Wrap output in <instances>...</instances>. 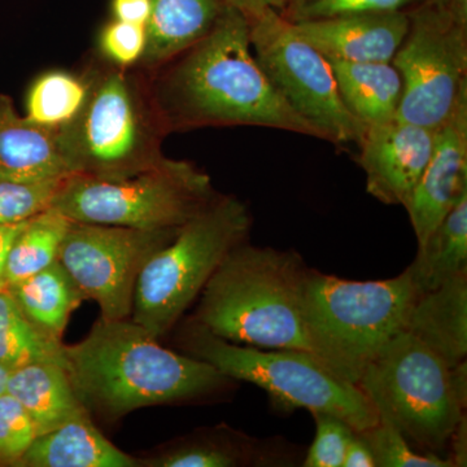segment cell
<instances>
[{"mask_svg":"<svg viewBox=\"0 0 467 467\" xmlns=\"http://www.w3.org/2000/svg\"><path fill=\"white\" fill-rule=\"evenodd\" d=\"M72 223L52 207L29 218L9 251L5 285L23 281L57 261Z\"/></svg>","mask_w":467,"mask_h":467,"instance_id":"d4e9b609","label":"cell"},{"mask_svg":"<svg viewBox=\"0 0 467 467\" xmlns=\"http://www.w3.org/2000/svg\"><path fill=\"white\" fill-rule=\"evenodd\" d=\"M288 451L279 442L259 441L218 426L174 442L144 461L150 467H238L288 465Z\"/></svg>","mask_w":467,"mask_h":467,"instance_id":"e0dca14e","label":"cell"},{"mask_svg":"<svg viewBox=\"0 0 467 467\" xmlns=\"http://www.w3.org/2000/svg\"><path fill=\"white\" fill-rule=\"evenodd\" d=\"M316 422V436L303 466L343 467L347 447L355 430L343 420L326 411L312 413Z\"/></svg>","mask_w":467,"mask_h":467,"instance_id":"f546056e","label":"cell"},{"mask_svg":"<svg viewBox=\"0 0 467 467\" xmlns=\"http://www.w3.org/2000/svg\"><path fill=\"white\" fill-rule=\"evenodd\" d=\"M88 94V78L52 70L39 76L30 86L26 117L36 124L61 128L78 115Z\"/></svg>","mask_w":467,"mask_h":467,"instance_id":"4316f807","label":"cell"},{"mask_svg":"<svg viewBox=\"0 0 467 467\" xmlns=\"http://www.w3.org/2000/svg\"><path fill=\"white\" fill-rule=\"evenodd\" d=\"M306 2H309V0H287V7H285L282 16H290L292 12L296 11L297 8H300L301 5H306Z\"/></svg>","mask_w":467,"mask_h":467,"instance_id":"f35d334b","label":"cell"},{"mask_svg":"<svg viewBox=\"0 0 467 467\" xmlns=\"http://www.w3.org/2000/svg\"><path fill=\"white\" fill-rule=\"evenodd\" d=\"M27 221V220H26ZM26 221L17 223H0V291L5 290V267L9 251L18 235V233L26 226Z\"/></svg>","mask_w":467,"mask_h":467,"instance_id":"d590c367","label":"cell"},{"mask_svg":"<svg viewBox=\"0 0 467 467\" xmlns=\"http://www.w3.org/2000/svg\"><path fill=\"white\" fill-rule=\"evenodd\" d=\"M180 229L138 230L72 223L57 260L86 299L97 301L101 318H129L140 270L155 252L173 241Z\"/></svg>","mask_w":467,"mask_h":467,"instance_id":"7c38bea8","label":"cell"},{"mask_svg":"<svg viewBox=\"0 0 467 467\" xmlns=\"http://www.w3.org/2000/svg\"><path fill=\"white\" fill-rule=\"evenodd\" d=\"M36 436L20 402L7 392L0 395V466H16Z\"/></svg>","mask_w":467,"mask_h":467,"instance_id":"4dcf8cb0","label":"cell"},{"mask_svg":"<svg viewBox=\"0 0 467 467\" xmlns=\"http://www.w3.org/2000/svg\"><path fill=\"white\" fill-rule=\"evenodd\" d=\"M358 387L379 420L423 453L445 456L454 430L466 416L467 361L447 367L405 330L368 365Z\"/></svg>","mask_w":467,"mask_h":467,"instance_id":"5b68a950","label":"cell"},{"mask_svg":"<svg viewBox=\"0 0 467 467\" xmlns=\"http://www.w3.org/2000/svg\"><path fill=\"white\" fill-rule=\"evenodd\" d=\"M67 370L85 407L107 418L192 400L234 380L208 362L160 346L133 319L100 318L81 342L64 346Z\"/></svg>","mask_w":467,"mask_h":467,"instance_id":"7a4b0ae2","label":"cell"},{"mask_svg":"<svg viewBox=\"0 0 467 467\" xmlns=\"http://www.w3.org/2000/svg\"><path fill=\"white\" fill-rule=\"evenodd\" d=\"M466 193L467 85L447 121L436 130L431 158L405 205L418 245Z\"/></svg>","mask_w":467,"mask_h":467,"instance_id":"5bb4252c","label":"cell"},{"mask_svg":"<svg viewBox=\"0 0 467 467\" xmlns=\"http://www.w3.org/2000/svg\"><path fill=\"white\" fill-rule=\"evenodd\" d=\"M36 362L66 365L64 344L36 327L7 290L0 291V367L14 371Z\"/></svg>","mask_w":467,"mask_h":467,"instance_id":"484cf974","label":"cell"},{"mask_svg":"<svg viewBox=\"0 0 467 467\" xmlns=\"http://www.w3.org/2000/svg\"><path fill=\"white\" fill-rule=\"evenodd\" d=\"M225 5L223 0H150L140 64L155 67L182 55L212 29Z\"/></svg>","mask_w":467,"mask_h":467,"instance_id":"44dd1931","label":"cell"},{"mask_svg":"<svg viewBox=\"0 0 467 467\" xmlns=\"http://www.w3.org/2000/svg\"><path fill=\"white\" fill-rule=\"evenodd\" d=\"M328 61L344 106L365 128L395 119L401 99L402 81L392 63Z\"/></svg>","mask_w":467,"mask_h":467,"instance_id":"7402d4cb","label":"cell"},{"mask_svg":"<svg viewBox=\"0 0 467 467\" xmlns=\"http://www.w3.org/2000/svg\"><path fill=\"white\" fill-rule=\"evenodd\" d=\"M5 392L26 409L36 436L88 416L66 365L58 362H36L9 371Z\"/></svg>","mask_w":467,"mask_h":467,"instance_id":"d6986e66","label":"cell"},{"mask_svg":"<svg viewBox=\"0 0 467 467\" xmlns=\"http://www.w3.org/2000/svg\"><path fill=\"white\" fill-rule=\"evenodd\" d=\"M358 432L370 448L376 467H454L450 457L417 453L398 429L382 420Z\"/></svg>","mask_w":467,"mask_h":467,"instance_id":"83f0119b","label":"cell"},{"mask_svg":"<svg viewBox=\"0 0 467 467\" xmlns=\"http://www.w3.org/2000/svg\"><path fill=\"white\" fill-rule=\"evenodd\" d=\"M245 17L254 57L288 106L321 140L335 146H359L367 128L344 106L330 61L275 9Z\"/></svg>","mask_w":467,"mask_h":467,"instance_id":"30bf717a","label":"cell"},{"mask_svg":"<svg viewBox=\"0 0 467 467\" xmlns=\"http://www.w3.org/2000/svg\"><path fill=\"white\" fill-rule=\"evenodd\" d=\"M113 18L124 23L147 26L150 15V0H112Z\"/></svg>","mask_w":467,"mask_h":467,"instance_id":"836d02e7","label":"cell"},{"mask_svg":"<svg viewBox=\"0 0 467 467\" xmlns=\"http://www.w3.org/2000/svg\"><path fill=\"white\" fill-rule=\"evenodd\" d=\"M308 270L297 252L243 242L209 278L192 319L227 342L309 352L300 306Z\"/></svg>","mask_w":467,"mask_h":467,"instance_id":"3957f363","label":"cell"},{"mask_svg":"<svg viewBox=\"0 0 467 467\" xmlns=\"http://www.w3.org/2000/svg\"><path fill=\"white\" fill-rule=\"evenodd\" d=\"M292 24L301 38L328 60L391 63L407 36L409 16L408 12H362Z\"/></svg>","mask_w":467,"mask_h":467,"instance_id":"9a60e30c","label":"cell"},{"mask_svg":"<svg viewBox=\"0 0 467 467\" xmlns=\"http://www.w3.org/2000/svg\"><path fill=\"white\" fill-rule=\"evenodd\" d=\"M164 131L155 101L149 100L124 69L88 78L84 107L58 128L72 174L106 180L130 177L162 161Z\"/></svg>","mask_w":467,"mask_h":467,"instance_id":"8992f818","label":"cell"},{"mask_svg":"<svg viewBox=\"0 0 467 467\" xmlns=\"http://www.w3.org/2000/svg\"><path fill=\"white\" fill-rule=\"evenodd\" d=\"M435 137L436 130L398 117L368 126L358 158L367 192L383 204L405 208L431 158Z\"/></svg>","mask_w":467,"mask_h":467,"instance_id":"4fadbf2b","label":"cell"},{"mask_svg":"<svg viewBox=\"0 0 467 467\" xmlns=\"http://www.w3.org/2000/svg\"><path fill=\"white\" fill-rule=\"evenodd\" d=\"M418 296L467 273V193L451 208L405 269Z\"/></svg>","mask_w":467,"mask_h":467,"instance_id":"cb8c5ba5","label":"cell"},{"mask_svg":"<svg viewBox=\"0 0 467 467\" xmlns=\"http://www.w3.org/2000/svg\"><path fill=\"white\" fill-rule=\"evenodd\" d=\"M177 58L153 98L167 130L263 126L321 140L261 69L248 18L233 5H225L212 29Z\"/></svg>","mask_w":467,"mask_h":467,"instance_id":"6da1fadb","label":"cell"},{"mask_svg":"<svg viewBox=\"0 0 467 467\" xmlns=\"http://www.w3.org/2000/svg\"><path fill=\"white\" fill-rule=\"evenodd\" d=\"M405 331L447 364L459 367L467 358V273L441 287L420 295Z\"/></svg>","mask_w":467,"mask_h":467,"instance_id":"ac0fdd59","label":"cell"},{"mask_svg":"<svg viewBox=\"0 0 467 467\" xmlns=\"http://www.w3.org/2000/svg\"><path fill=\"white\" fill-rule=\"evenodd\" d=\"M343 467H376L373 453L358 431L352 435L344 456Z\"/></svg>","mask_w":467,"mask_h":467,"instance_id":"e575fe53","label":"cell"},{"mask_svg":"<svg viewBox=\"0 0 467 467\" xmlns=\"http://www.w3.org/2000/svg\"><path fill=\"white\" fill-rule=\"evenodd\" d=\"M5 290L36 327L60 342L70 315L86 299L58 260Z\"/></svg>","mask_w":467,"mask_h":467,"instance_id":"603a6c76","label":"cell"},{"mask_svg":"<svg viewBox=\"0 0 467 467\" xmlns=\"http://www.w3.org/2000/svg\"><path fill=\"white\" fill-rule=\"evenodd\" d=\"M407 36L392 58L402 81L398 119L438 130L467 85V18L441 0L408 11Z\"/></svg>","mask_w":467,"mask_h":467,"instance_id":"8fae6325","label":"cell"},{"mask_svg":"<svg viewBox=\"0 0 467 467\" xmlns=\"http://www.w3.org/2000/svg\"><path fill=\"white\" fill-rule=\"evenodd\" d=\"M63 180L17 182L0 180V223H17L51 208Z\"/></svg>","mask_w":467,"mask_h":467,"instance_id":"f1b7e54d","label":"cell"},{"mask_svg":"<svg viewBox=\"0 0 467 467\" xmlns=\"http://www.w3.org/2000/svg\"><path fill=\"white\" fill-rule=\"evenodd\" d=\"M467 422L466 416L459 423L451 435L448 448H451V454L450 459L453 461L454 467L467 465Z\"/></svg>","mask_w":467,"mask_h":467,"instance_id":"74e56055","label":"cell"},{"mask_svg":"<svg viewBox=\"0 0 467 467\" xmlns=\"http://www.w3.org/2000/svg\"><path fill=\"white\" fill-rule=\"evenodd\" d=\"M417 297L405 270L395 278L361 282L309 269L300 297L309 352L358 386L378 353L405 330Z\"/></svg>","mask_w":467,"mask_h":467,"instance_id":"277c9868","label":"cell"},{"mask_svg":"<svg viewBox=\"0 0 467 467\" xmlns=\"http://www.w3.org/2000/svg\"><path fill=\"white\" fill-rule=\"evenodd\" d=\"M182 347L223 376L260 387L279 410L306 409L342 418L355 431L379 422L358 386L344 382L315 356L300 349H265L227 342L195 321L184 326Z\"/></svg>","mask_w":467,"mask_h":467,"instance_id":"ba28073f","label":"cell"},{"mask_svg":"<svg viewBox=\"0 0 467 467\" xmlns=\"http://www.w3.org/2000/svg\"><path fill=\"white\" fill-rule=\"evenodd\" d=\"M147 45V27L124 21H110L100 33L99 46L104 57L125 69L142 60Z\"/></svg>","mask_w":467,"mask_h":467,"instance_id":"d6a6232c","label":"cell"},{"mask_svg":"<svg viewBox=\"0 0 467 467\" xmlns=\"http://www.w3.org/2000/svg\"><path fill=\"white\" fill-rule=\"evenodd\" d=\"M223 2L239 9L245 16L259 14L267 8L275 9L282 15L287 7V0H223Z\"/></svg>","mask_w":467,"mask_h":467,"instance_id":"8d00e7d4","label":"cell"},{"mask_svg":"<svg viewBox=\"0 0 467 467\" xmlns=\"http://www.w3.org/2000/svg\"><path fill=\"white\" fill-rule=\"evenodd\" d=\"M16 466L137 467L140 461L119 450L85 416L36 436Z\"/></svg>","mask_w":467,"mask_h":467,"instance_id":"ffe728a7","label":"cell"},{"mask_svg":"<svg viewBox=\"0 0 467 467\" xmlns=\"http://www.w3.org/2000/svg\"><path fill=\"white\" fill-rule=\"evenodd\" d=\"M426 2L429 0H309L285 18L294 23V21L309 20V18L362 14V12L367 14L408 12Z\"/></svg>","mask_w":467,"mask_h":467,"instance_id":"1f68e13d","label":"cell"},{"mask_svg":"<svg viewBox=\"0 0 467 467\" xmlns=\"http://www.w3.org/2000/svg\"><path fill=\"white\" fill-rule=\"evenodd\" d=\"M69 175L58 129L18 115L12 100L0 95V180L42 182Z\"/></svg>","mask_w":467,"mask_h":467,"instance_id":"2e32d148","label":"cell"},{"mask_svg":"<svg viewBox=\"0 0 467 467\" xmlns=\"http://www.w3.org/2000/svg\"><path fill=\"white\" fill-rule=\"evenodd\" d=\"M9 371L5 370V368L0 367V395L5 392L7 389V378Z\"/></svg>","mask_w":467,"mask_h":467,"instance_id":"ab89813d","label":"cell"},{"mask_svg":"<svg viewBox=\"0 0 467 467\" xmlns=\"http://www.w3.org/2000/svg\"><path fill=\"white\" fill-rule=\"evenodd\" d=\"M216 196L202 169L164 158L149 171L117 180L69 175L51 207L73 223L167 230L180 229Z\"/></svg>","mask_w":467,"mask_h":467,"instance_id":"9c48e42d","label":"cell"},{"mask_svg":"<svg viewBox=\"0 0 467 467\" xmlns=\"http://www.w3.org/2000/svg\"><path fill=\"white\" fill-rule=\"evenodd\" d=\"M251 225L244 202L217 195L144 264L135 284L131 319L158 339L164 337L198 299L226 254L247 241Z\"/></svg>","mask_w":467,"mask_h":467,"instance_id":"52a82bcc","label":"cell"}]
</instances>
